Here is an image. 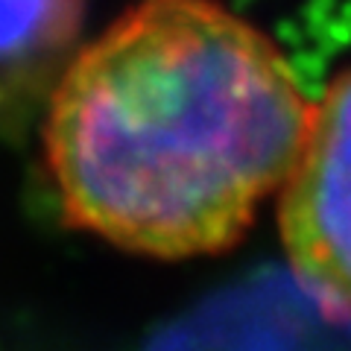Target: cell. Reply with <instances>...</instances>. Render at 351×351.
<instances>
[{
	"instance_id": "cell-1",
	"label": "cell",
	"mask_w": 351,
	"mask_h": 351,
	"mask_svg": "<svg viewBox=\"0 0 351 351\" xmlns=\"http://www.w3.org/2000/svg\"><path fill=\"white\" fill-rule=\"evenodd\" d=\"M311 108L278 44L234 9L138 0L53 85L62 217L132 255H217L284 188Z\"/></svg>"
},
{
	"instance_id": "cell-2",
	"label": "cell",
	"mask_w": 351,
	"mask_h": 351,
	"mask_svg": "<svg viewBox=\"0 0 351 351\" xmlns=\"http://www.w3.org/2000/svg\"><path fill=\"white\" fill-rule=\"evenodd\" d=\"M281 243L295 278L351 311V68L313 103L278 191Z\"/></svg>"
},
{
	"instance_id": "cell-3",
	"label": "cell",
	"mask_w": 351,
	"mask_h": 351,
	"mask_svg": "<svg viewBox=\"0 0 351 351\" xmlns=\"http://www.w3.org/2000/svg\"><path fill=\"white\" fill-rule=\"evenodd\" d=\"M85 0H0V94L38 80L68 47Z\"/></svg>"
}]
</instances>
